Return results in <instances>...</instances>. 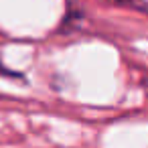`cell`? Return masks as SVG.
Segmentation results:
<instances>
[{
  "mask_svg": "<svg viewBox=\"0 0 148 148\" xmlns=\"http://www.w3.org/2000/svg\"><path fill=\"white\" fill-rule=\"evenodd\" d=\"M103 2L118 4V6H126V8H132V10H138V12H146L148 14V0H103Z\"/></svg>",
  "mask_w": 148,
  "mask_h": 148,
  "instance_id": "obj_1",
  "label": "cell"
}]
</instances>
